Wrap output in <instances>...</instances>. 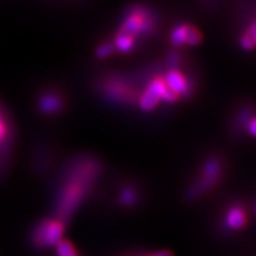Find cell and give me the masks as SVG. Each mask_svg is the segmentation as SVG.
Segmentation results:
<instances>
[{
  "instance_id": "9a60e30c",
  "label": "cell",
  "mask_w": 256,
  "mask_h": 256,
  "mask_svg": "<svg viewBox=\"0 0 256 256\" xmlns=\"http://www.w3.org/2000/svg\"><path fill=\"white\" fill-rule=\"evenodd\" d=\"M134 200V196H133V192L132 191H124L122 194V200L124 203L126 204H130Z\"/></svg>"
},
{
  "instance_id": "ba28073f",
  "label": "cell",
  "mask_w": 256,
  "mask_h": 256,
  "mask_svg": "<svg viewBox=\"0 0 256 256\" xmlns=\"http://www.w3.org/2000/svg\"><path fill=\"white\" fill-rule=\"evenodd\" d=\"M226 223H228L229 228L232 229H240L244 226L246 216L244 212L238 208H234L228 212L226 216Z\"/></svg>"
},
{
  "instance_id": "2e32d148",
  "label": "cell",
  "mask_w": 256,
  "mask_h": 256,
  "mask_svg": "<svg viewBox=\"0 0 256 256\" xmlns=\"http://www.w3.org/2000/svg\"><path fill=\"white\" fill-rule=\"evenodd\" d=\"M4 136H5V126H4V122H2V118H0V142L4 139Z\"/></svg>"
},
{
  "instance_id": "3957f363",
  "label": "cell",
  "mask_w": 256,
  "mask_h": 256,
  "mask_svg": "<svg viewBox=\"0 0 256 256\" xmlns=\"http://www.w3.org/2000/svg\"><path fill=\"white\" fill-rule=\"evenodd\" d=\"M202 34L196 28L190 26V25H180L176 28L171 34V40L174 46H197L202 42Z\"/></svg>"
},
{
  "instance_id": "9c48e42d",
  "label": "cell",
  "mask_w": 256,
  "mask_h": 256,
  "mask_svg": "<svg viewBox=\"0 0 256 256\" xmlns=\"http://www.w3.org/2000/svg\"><path fill=\"white\" fill-rule=\"evenodd\" d=\"M134 44V40L132 37H126V36H119L118 34L116 36V40H115V49H118L121 52H127V51H130L132 49Z\"/></svg>"
},
{
  "instance_id": "5bb4252c",
  "label": "cell",
  "mask_w": 256,
  "mask_h": 256,
  "mask_svg": "<svg viewBox=\"0 0 256 256\" xmlns=\"http://www.w3.org/2000/svg\"><path fill=\"white\" fill-rule=\"evenodd\" d=\"M178 94L177 92H174V90H171V89H168V87L165 86V89H164V92H162V98H165L166 101L168 102H174L178 98Z\"/></svg>"
},
{
  "instance_id": "30bf717a",
  "label": "cell",
  "mask_w": 256,
  "mask_h": 256,
  "mask_svg": "<svg viewBox=\"0 0 256 256\" xmlns=\"http://www.w3.org/2000/svg\"><path fill=\"white\" fill-rule=\"evenodd\" d=\"M56 252L58 256H78L72 243L68 241H64V240H60V241L57 243Z\"/></svg>"
},
{
  "instance_id": "ac0fdd59",
  "label": "cell",
  "mask_w": 256,
  "mask_h": 256,
  "mask_svg": "<svg viewBox=\"0 0 256 256\" xmlns=\"http://www.w3.org/2000/svg\"><path fill=\"white\" fill-rule=\"evenodd\" d=\"M255 126H256V124H255V120L252 119V120L250 121V122H249V130H250V134H252V136H255V133H256Z\"/></svg>"
},
{
  "instance_id": "5b68a950",
  "label": "cell",
  "mask_w": 256,
  "mask_h": 256,
  "mask_svg": "<svg viewBox=\"0 0 256 256\" xmlns=\"http://www.w3.org/2000/svg\"><path fill=\"white\" fill-rule=\"evenodd\" d=\"M220 172V164L217 160H209L203 168V179L200 184L191 188V196H197L200 191L206 190L217 180Z\"/></svg>"
},
{
  "instance_id": "4fadbf2b",
  "label": "cell",
  "mask_w": 256,
  "mask_h": 256,
  "mask_svg": "<svg viewBox=\"0 0 256 256\" xmlns=\"http://www.w3.org/2000/svg\"><path fill=\"white\" fill-rule=\"evenodd\" d=\"M114 50H115L114 44L112 43L101 44V46L96 49V56H98V58H106V57L110 56L114 52Z\"/></svg>"
},
{
  "instance_id": "7a4b0ae2",
  "label": "cell",
  "mask_w": 256,
  "mask_h": 256,
  "mask_svg": "<svg viewBox=\"0 0 256 256\" xmlns=\"http://www.w3.org/2000/svg\"><path fill=\"white\" fill-rule=\"evenodd\" d=\"M64 228L60 220H43L34 234V242L40 247L56 246L62 240Z\"/></svg>"
},
{
  "instance_id": "8fae6325",
  "label": "cell",
  "mask_w": 256,
  "mask_h": 256,
  "mask_svg": "<svg viewBox=\"0 0 256 256\" xmlns=\"http://www.w3.org/2000/svg\"><path fill=\"white\" fill-rule=\"evenodd\" d=\"M60 104V101L54 96H46L40 102L42 110L46 113H54V112L58 110Z\"/></svg>"
},
{
  "instance_id": "8992f818",
  "label": "cell",
  "mask_w": 256,
  "mask_h": 256,
  "mask_svg": "<svg viewBox=\"0 0 256 256\" xmlns=\"http://www.w3.org/2000/svg\"><path fill=\"white\" fill-rule=\"evenodd\" d=\"M165 86L171 90H174L177 94H183L184 96H188L190 94V86L185 81L180 72H176V70H171L166 76Z\"/></svg>"
},
{
  "instance_id": "e0dca14e",
  "label": "cell",
  "mask_w": 256,
  "mask_h": 256,
  "mask_svg": "<svg viewBox=\"0 0 256 256\" xmlns=\"http://www.w3.org/2000/svg\"><path fill=\"white\" fill-rule=\"evenodd\" d=\"M148 256H174V254H172V252H170L162 250V252H154V254H152V255H148Z\"/></svg>"
},
{
  "instance_id": "277c9868",
  "label": "cell",
  "mask_w": 256,
  "mask_h": 256,
  "mask_svg": "<svg viewBox=\"0 0 256 256\" xmlns=\"http://www.w3.org/2000/svg\"><path fill=\"white\" fill-rule=\"evenodd\" d=\"M165 89V82L162 80L156 78L153 81L146 92H144L142 100H140V107L142 110L148 112L152 110L153 108L158 104L160 98H162V92Z\"/></svg>"
},
{
  "instance_id": "6da1fadb",
  "label": "cell",
  "mask_w": 256,
  "mask_h": 256,
  "mask_svg": "<svg viewBox=\"0 0 256 256\" xmlns=\"http://www.w3.org/2000/svg\"><path fill=\"white\" fill-rule=\"evenodd\" d=\"M95 171L96 168L94 164H87L86 168L83 166L78 170V174H75V177L72 179V183L68 185V188H66L62 197H60L58 210L60 220H66V217L72 215L75 208L78 206V203L84 196L88 185L94 178Z\"/></svg>"
},
{
  "instance_id": "7c38bea8",
  "label": "cell",
  "mask_w": 256,
  "mask_h": 256,
  "mask_svg": "<svg viewBox=\"0 0 256 256\" xmlns=\"http://www.w3.org/2000/svg\"><path fill=\"white\" fill-rule=\"evenodd\" d=\"M241 46L246 50H252L255 46V24H252L247 34L242 37Z\"/></svg>"
},
{
  "instance_id": "52a82bcc",
  "label": "cell",
  "mask_w": 256,
  "mask_h": 256,
  "mask_svg": "<svg viewBox=\"0 0 256 256\" xmlns=\"http://www.w3.org/2000/svg\"><path fill=\"white\" fill-rule=\"evenodd\" d=\"M142 17L140 16H130V18L124 22L122 28L119 32V36H126V37H134L138 32H140L144 28V20Z\"/></svg>"
}]
</instances>
